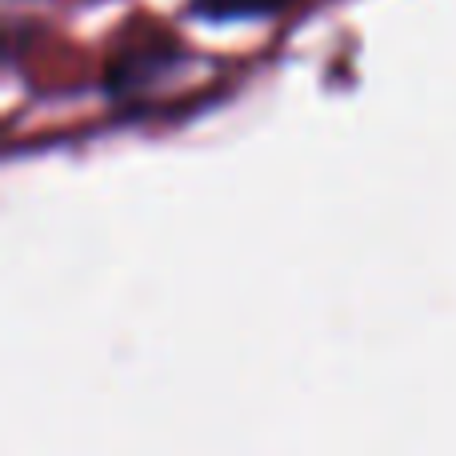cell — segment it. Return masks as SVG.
<instances>
[{"mask_svg":"<svg viewBox=\"0 0 456 456\" xmlns=\"http://www.w3.org/2000/svg\"><path fill=\"white\" fill-rule=\"evenodd\" d=\"M189 64V48L181 40H144V45H125L101 64V96L112 109L144 101L157 85Z\"/></svg>","mask_w":456,"mask_h":456,"instance_id":"obj_1","label":"cell"},{"mask_svg":"<svg viewBox=\"0 0 456 456\" xmlns=\"http://www.w3.org/2000/svg\"><path fill=\"white\" fill-rule=\"evenodd\" d=\"M297 0H184V16L200 24H252V20H276Z\"/></svg>","mask_w":456,"mask_h":456,"instance_id":"obj_2","label":"cell"}]
</instances>
